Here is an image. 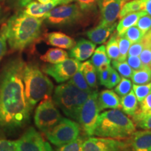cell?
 I'll use <instances>...</instances> for the list:
<instances>
[{
  "instance_id": "obj_47",
  "label": "cell",
  "mask_w": 151,
  "mask_h": 151,
  "mask_svg": "<svg viewBox=\"0 0 151 151\" xmlns=\"http://www.w3.org/2000/svg\"><path fill=\"white\" fill-rule=\"evenodd\" d=\"M38 2L42 4H48L51 1V0H37Z\"/></svg>"
},
{
  "instance_id": "obj_17",
  "label": "cell",
  "mask_w": 151,
  "mask_h": 151,
  "mask_svg": "<svg viewBox=\"0 0 151 151\" xmlns=\"http://www.w3.org/2000/svg\"><path fill=\"white\" fill-rule=\"evenodd\" d=\"M46 41L48 45L62 49H71L76 44L73 38L60 32H52L47 34Z\"/></svg>"
},
{
  "instance_id": "obj_41",
  "label": "cell",
  "mask_w": 151,
  "mask_h": 151,
  "mask_svg": "<svg viewBox=\"0 0 151 151\" xmlns=\"http://www.w3.org/2000/svg\"><path fill=\"white\" fill-rule=\"evenodd\" d=\"M7 40L3 29L0 27V63L7 52Z\"/></svg>"
},
{
  "instance_id": "obj_24",
  "label": "cell",
  "mask_w": 151,
  "mask_h": 151,
  "mask_svg": "<svg viewBox=\"0 0 151 151\" xmlns=\"http://www.w3.org/2000/svg\"><path fill=\"white\" fill-rule=\"evenodd\" d=\"M131 78L134 84L143 85L148 83L151 81V67L143 66L139 70L134 71Z\"/></svg>"
},
{
  "instance_id": "obj_12",
  "label": "cell",
  "mask_w": 151,
  "mask_h": 151,
  "mask_svg": "<svg viewBox=\"0 0 151 151\" xmlns=\"http://www.w3.org/2000/svg\"><path fill=\"white\" fill-rule=\"evenodd\" d=\"M124 143L106 137H90L83 141V151H122Z\"/></svg>"
},
{
  "instance_id": "obj_33",
  "label": "cell",
  "mask_w": 151,
  "mask_h": 151,
  "mask_svg": "<svg viewBox=\"0 0 151 151\" xmlns=\"http://www.w3.org/2000/svg\"><path fill=\"white\" fill-rule=\"evenodd\" d=\"M130 42L134 43L140 41L143 39L144 34L138 28L137 26H132L127 29V31L123 35Z\"/></svg>"
},
{
  "instance_id": "obj_34",
  "label": "cell",
  "mask_w": 151,
  "mask_h": 151,
  "mask_svg": "<svg viewBox=\"0 0 151 151\" xmlns=\"http://www.w3.org/2000/svg\"><path fill=\"white\" fill-rule=\"evenodd\" d=\"M132 88V81L129 78L122 77L120 83L117 85L116 88H115V91L118 95L120 96V97H123L131 91Z\"/></svg>"
},
{
  "instance_id": "obj_49",
  "label": "cell",
  "mask_w": 151,
  "mask_h": 151,
  "mask_svg": "<svg viewBox=\"0 0 151 151\" xmlns=\"http://www.w3.org/2000/svg\"><path fill=\"white\" fill-rule=\"evenodd\" d=\"M150 67H151V65H150Z\"/></svg>"
},
{
  "instance_id": "obj_21",
  "label": "cell",
  "mask_w": 151,
  "mask_h": 151,
  "mask_svg": "<svg viewBox=\"0 0 151 151\" xmlns=\"http://www.w3.org/2000/svg\"><path fill=\"white\" fill-rule=\"evenodd\" d=\"M69 57L67 52L62 48H50L40 57V59L44 62L50 64H57L65 61Z\"/></svg>"
},
{
  "instance_id": "obj_39",
  "label": "cell",
  "mask_w": 151,
  "mask_h": 151,
  "mask_svg": "<svg viewBox=\"0 0 151 151\" xmlns=\"http://www.w3.org/2000/svg\"><path fill=\"white\" fill-rule=\"evenodd\" d=\"M143 47H144V42L142 39L139 42L132 43L128 50L127 56H139L141 52H142Z\"/></svg>"
},
{
  "instance_id": "obj_29",
  "label": "cell",
  "mask_w": 151,
  "mask_h": 151,
  "mask_svg": "<svg viewBox=\"0 0 151 151\" xmlns=\"http://www.w3.org/2000/svg\"><path fill=\"white\" fill-rule=\"evenodd\" d=\"M112 66L113 69L118 71V73L121 75L124 78H131L134 70L131 67L128 65L127 62L125 61H118V60H113Z\"/></svg>"
},
{
  "instance_id": "obj_48",
  "label": "cell",
  "mask_w": 151,
  "mask_h": 151,
  "mask_svg": "<svg viewBox=\"0 0 151 151\" xmlns=\"http://www.w3.org/2000/svg\"><path fill=\"white\" fill-rule=\"evenodd\" d=\"M2 14H3L2 8H1V6H0V21H1V17H2Z\"/></svg>"
},
{
  "instance_id": "obj_6",
  "label": "cell",
  "mask_w": 151,
  "mask_h": 151,
  "mask_svg": "<svg viewBox=\"0 0 151 151\" xmlns=\"http://www.w3.org/2000/svg\"><path fill=\"white\" fill-rule=\"evenodd\" d=\"M80 125L70 119L62 118L61 120L45 135L50 143L61 146L71 143L79 137Z\"/></svg>"
},
{
  "instance_id": "obj_26",
  "label": "cell",
  "mask_w": 151,
  "mask_h": 151,
  "mask_svg": "<svg viewBox=\"0 0 151 151\" xmlns=\"http://www.w3.org/2000/svg\"><path fill=\"white\" fill-rule=\"evenodd\" d=\"M142 40L144 42V47L139 58L145 66L151 65V29L145 34Z\"/></svg>"
},
{
  "instance_id": "obj_2",
  "label": "cell",
  "mask_w": 151,
  "mask_h": 151,
  "mask_svg": "<svg viewBox=\"0 0 151 151\" xmlns=\"http://www.w3.org/2000/svg\"><path fill=\"white\" fill-rule=\"evenodd\" d=\"M43 22L42 18L31 16L19 10L12 15L1 27L12 51H22L39 39Z\"/></svg>"
},
{
  "instance_id": "obj_20",
  "label": "cell",
  "mask_w": 151,
  "mask_h": 151,
  "mask_svg": "<svg viewBox=\"0 0 151 151\" xmlns=\"http://www.w3.org/2000/svg\"><path fill=\"white\" fill-rule=\"evenodd\" d=\"M90 61L97 71L111 65V60L107 55L105 46H100L94 50Z\"/></svg>"
},
{
  "instance_id": "obj_3",
  "label": "cell",
  "mask_w": 151,
  "mask_h": 151,
  "mask_svg": "<svg viewBox=\"0 0 151 151\" xmlns=\"http://www.w3.org/2000/svg\"><path fill=\"white\" fill-rule=\"evenodd\" d=\"M136 131L134 122L118 109L103 112L98 117L94 135L99 137L123 139Z\"/></svg>"
},
{
  "instance_id": "obj_19",
  "label": "cell",
  "mask_w": 151,
  "mask_h": 151,
  "mask_svg": "<svg viewBox=\"0 0 151 151\" xmlns=\"http://www.w3.org/2000/svg\"><path fill=\"white\" fill-rule=\"evenodd\" d=\"M147 13L144 11H138V12L131 13L126 15L125 16L122 17L121 20H120L119 23L116 26L117 35L122 36L123 35L124 32L127 31V29L129 27L134 26L137 24L139 19L143 16L146 15Z\"/></svg>"
},
{
  "instance_id": "obj_45",
  "label": "cell",
  "mask_w": 151,
  "mask_h": 151,
  "mask_svg": "<svg viewBox=\"0 0 151 151\" xmlns=\"http://www.w3.org/2000/svg\"><path fill=\"white\" fill-rule=\"evenodd\" d=\"M137 124L141 129L151 131V113L141 118L137 122Z\"/></svg>"
},
{
  "instance_id": "obj_7",
  "label": "cell",
  "mask_w": 151,
  "mask_h": 151,
  "mask_svg": "<svg viewBox=\"0 0 151 151\" xmlns=\"http://www.w3.org/2000/svg\"><path fill=\"white\" fill-rule=\"evenodd\" d=\"M62 118L61 113L51 97L42 100L35 110V123L44 134L55 127Z\"/></svg>"
},
{
  "instance_id": "obj_22",
  "label": "cell",
  "mask_w": 151,
  "mask_h": 151,
  "mask_svg": "<svg viewBox=\"0 0 151 151\" xmlns=\"http://www.w3.org/2000/svg\"><path fill=\"white\" fill-rule=\"evenodd\" d=\"M122 110L124 114L133 116L138 109V100L133 90L123 96L120 100Z\"/></svg>"
},
{
  "instance_id": "obj_38",
  "label": "cell",
  "mask_w": 151,
  "mask_h": 151,
  "mask_svg": "<svg viewBox=\"0 0 151 151\" xmlns=\"http://www.w3.org/2000/svg\"><path fill=\"white\" fill-rule=\"evenodd\" d=\"M120 80H121V77H120V74H119L116 69H113L112 67L111 68L108 82H107L106 87L108 88H110V89L111 88H114V87H116L120 83Z\"/></svg>"
},
{
  "instance_id": "obj_43",
  "label": "cell",
  "mask_w": 151,
  "mask_h": 151,
  "mask_svg": "<svg viewBox=\"0 0 151 151\" xmlns=\"http://www.w3.org/2000/svg\"><path fill=\"white\" fill-rule=\"evenodd\" d=\"M112 67L111 66H109L108 67L104 68V69H101L98 71L99 72V83L101 86H106L107 82H108L109 76H110L111 70Z\"/></svg>"
},
{
  "instance_id": "obj_31",
  "label": "cell",
  "mask_w": 151,
  "mask_h": 151,
  "mask_svg": "<svg viewBox=\"0 0 151 151\" xmlns=\"http://www.w3.org/2000/svg\"><path fill=\"white\" fill-rule=\"evenodd\" d=\"M132 90L136 95L138 102L140 103L151 92V82L143 85L133 84Z\"/></svg>"
},
{
  "instance_id": "obj_25",
  "label": "cell",
  "mask_w": 151,
  "mask_h": 151,
  "mask_svg": "<svg viewBox=\"0 0 151 151\" xmlns=\"http://www.w3.org/2000/svg\"><path fill=\"white\" fill-rule=\"evenodd\" d=\"M145 0H132L125 2L120 9L119 18H122L126 15L134 12L144 11Z\"/></svg>"
},
{
  "instance_id": "obj_13",
  "label": "cell",
  "mask_w": 151,
  "mask_h": 151,
  "mask_svg": "<svg viewBox=\"0 0 151 151\" xmlns=\"http://www.w3.org/2000/svg\"><path fill=\"white\" fill-rule=\"evenodd\" d=\"M127 0H99V6L101 14L100 24L110 25L115 23L119 18L120 9Z\"/></svg>"
},
{
  "instance_id": "obj_10",
  "label": "cell",
  "mask_w": 151,
  "mask_h": 151,
  "mask_svg": "<svg viewBox=\"0 0 151 151\" xmlns=\"http://www.w3.org/2000/svg\"><path fill=\"white\" fill-rule=\"evenodd\" d=\"M16 151H53L50 144L35 128L30 127L16 141Z\"/></svg>"
},
{
  "instance_id": "obj_36",
  "label": "cell",
  "mask_w": 151,
  "mask_h": 151,
  "mask_svg": "<svg viewBox=\"0 0 151 151\" xmlns=\"http://www.w3.org/2000/svg\"><path fill=\"white\" fill-rule=\"evenodd\" d=\"M83 140L82 138L78 137L72 142L59 146L56 151H83Z\"/></svg>"
},
{
  "instance_id": "obj_15",
  "label": "cell",
  "mask_w": 151,
  "mask_h": 151,
  "mask_svg": "<svg viewBox=\"0 0 151 151\" xmlns=\"http://www.w3.org/2000/svg\"><path fill=\"white\" fill-rule=\"evenodd\" d=\"M95 47L96 44L91 41L81 39L71 48L69 55L80 62L84 61L92 55Z\"/></svg>"
},
{
  "instance_id": "obj_23",
  "label": "cell",
  "mask_w": 151,
  "mask_h": 151,
  "mask_svg": "<svg viewBox=\"0 0 151 151\" xmlns=\"http://www.w3.org/2000/svg\"><path fill=\"white\" fill-rule=\"evenodd\" d=\"M81 69L88 86L91 88H97V69L90 60L81 63Z\"/></svg>"
},
{
  "instance_id": "obj_1",
  "label": "cell",
  "mask_w": 151,
  "mask_h": 151,
  "mask_svg": "<svg viewBox=\"0 0 151 151\" xmlns=\"http://www.w3.org/2000/svg\"><path fill=\"white\" fill-rule=\"evenodd\" d=\"M20 56L9 58L0 71V134L11 135L24 127L32 109L24 94Z\"/></svg>"
},
{
  "instance_id": "obj_27",
  "label": "cell",
  "mask_w": 151,
  "mask_h": 151,
  "mask_svg": "<svg viewBox=\"0 0 151 151\" xmlns=\"http://www.w3.org/2000/svg\"><path fill=\"white\" fill-rule=\"evenodd\" d=\"M151 113V92L140 102V106L132 116L133 122L137 123L138 121L147 115Z\"/></svg>"
},
{
  "instance_id": "obj_40",
  "label": "cell",
  "mask_w": 151,
  "mask_h": 151,
  "mask_svg": "<svg viewBox=\"0 0 151 151\" xmlns=\"http://www.w3.org/2000/svg\"><path fill=\"white\" fill-rule=\"evenodd\" d=\"M33 0H6V5L10 9L21 10Z\"/></svg>"
},
{
  "instance_id": "obj_16",
  "label": "cell",
  "mask_w": 151,
  "mask_h": 151,
  "mask_svg": "<svg viewBox=\"0 0 151 151\" xmlns=\"http://www.w3.org/2000/svg\"><path fill=\"white\" fill-rule=\"evenodd\" d=\"M116 26V22L110 25H102L99 24L97 27L88 30L86 35L88 39L95 44H102L107 41Z\"/></svg>"
},
{
  "instance_id": "obj_44",
  "label": "cell",
  "mask_w": 151,
  "mask_h": 151,
  "mask_svg": "<svg viewBox=\"0 0 151 151\" xmlns=\"http://www.w3.org/2000/svg\"><path fill=\"white\" fill-rule=\"evenodd\" d=\"M0 151H16V141L0 139Z\"/></svg>"
},
{
  "instance_id": "obj_28",
  "label": "cell",
  "mask_w": 151,
  "mask_h": 151,
  "mask_svg": "<svg viewBox=\"0 0 151 151\" xmlns=\"http://www.w3.org/2000/svg\"><path fill=\"white\" fill-rule=\"evenodd\" d=\"M105 48L107 55L110 58V60H118L119 55H120V50H119L118 38L117 34H113L111 36L110 39L107 42Z\"/></svg>"
},
{
  "instance_id": "obj_5",
  "label": "cell",
  "mask_w": 151,
  "mask_h": 151,
  "mask_svg": "<svg viewBox=\"0 0 151 151\" xmlns=\"http://www.w3.org/2000/svg\"><path fill=\"white\" fill-rule=\"evenodd\" d=\"M80 90L77 87L67 82L56 87L52 98L55 105L66 116L76 121L78 118L76 97Z\"/></svg>"
},
{
  "instance_id": "obj_46",
  "label": "cell",
  "mask_w": 151,
  "mask_h": 151,
  "mask_svg": "<svg viewBox=\"0 0 151 151\" xmlns=\"http://www.w3.org/2000/svg\"><path fill=\"white\" fill-rule=\"evenodd\" d=\"M144 11L147 13V14L151 16V0H145Z\"/></svg>"
},
{
  "instance_id": "obj_35",
  "label": "cell",
  "mask_w": 151,
  "mask_h": 151,
  "mask_svg": "<svg viewBox=\"0 0 151 151\" xmlns=\"http://www.w3.org/2000/svg\"><path fill=\"white\" fill-rule=\"evenodd\" d=\"M73 1L76 3L82 11H90L96 6L99 0H62V5L68 4Z\"/></svg>"
},
{
  "instance_id": "obj_32",
  "label": "cell",
  "mask_w": 151,
  "mask_h": 151,
  "mask_svg": "<svg viewBox=\"0 0 151 151\" xmlns=\"http://www.w3.org/2000/svg\"><path fill=\"white\" fill-rule=\"evenodd\" d=\"M119 50H120V55H119L118 61H125L127 58L128 50L132 43L124 37V35L118 36Z\"/></svg>"
},
{
  "instance_id": "obj_14",
  "label": "cell",
  "mask_w": 151,
  "mask_h": 151,
  "mask_svg": "<svg viewBox=\"0 0 151 151\" xmlns=\"http://www.w3.org/2000/svg\"><path fill=\"white\" fill-rule=\"evenodd\" d=\"M124 143L127 151H151V131L134 132Z\"/></svg>"
},
{
  "instance_id": "obj_8",
  "label": "cell",
  "mask_w": 151,
  "mask_h": 151,
  "mask_svg": "<svg viewBox=\"0 0 151 151\" xmlns=\"http://www.w3.org/2000/svg\"><path fill=\"white\" fill-rule=\"evenodd\" d=\"M98 92L92 91L78 112L77 122L88 136H93L99 116Z\"/></svg>"
},
{
  "instance_id": "obj_30",
  "label": "cell",
  "mask_w": 151,
  "mask_h": 151,
  "mask_svg": "<svg viewBox=\"0 0 151 151\" xmlns=\"http://www.w3.org/2000/svg\"><path fill=\"white\" fill-rule=\"evenodd\" d=\"M69 83L73 84V86L84 91H91V88L88 86V83L86 82V79L84 78V76L83 74L82 71H81V67L78 71L73 76L72 78L69 80Z\"/></svg>"
},
{
  "instance_id": "obj_18",
  "label": "cell",
  "mask_w": 151,
  "mask_h": 151,
  "mask_svg": "<svg viewBox=\"0 0 151 151\" xmlns=\"http://www.w3.org/2000/svg\"><path fill=\"white\" fill-rule=\"evenodd\" d=\"M98 106L100 111L108 109L121 108L120 97L111 90H105L98 94Z\"/></svg>"
},
{
  "instance_id": "obj_50",
  "label": "cell",
  "mask_w": 151,
  "mask_h": 151,
  "mask_svg": "<svg viewBox=\"0 0 151 151\" xmlns=\"http://www.w3.org/2000/svg\"><path fill=\"white\" fill-rule=\"evenodd\" d=\"M0 1H1V0H0Z\"/></svg>"
},
{
  "instance_id": "obj_37",
  "label": "cell",
  "mask_w": 151,
  "mask_h": 151,
  "mask_svg": "<svg viewBox=\"0 0 151 151\" xmlns=\"http://www.w3.org/2000/svg\"><path fill=\"white\" fill-rule=\"evenodd\" d=\"M136 25L145 35L151 29V16L146 14L141 17Z\"/></svg>"
},
{
  "instance_id": "obj_11",
  "label": "cell",
  "mask_w": 151,
  "mask_h": 151,
  "mask_svg": "<svg viewBox=\"0 0 151 151\" xmlns=\"http://www.w3.org/2000/svg\"><path fill=\"white\" fill-rule=\"evenodd\" d=\"M81 63L74 58H67L57 64H50L43 67L42 71L52 77L56 82L63 83L70 80L80 69Z\"/></svg>"
},
{
  "instance_id": "obj_42",
  "label": "cell",
  "mask_w": 151,
  "mask_h": 151,
  "mask_svg": "<svg viewBox=\"0 0 151 151\" xmlns=\"http://www.w3.org/2000/svg\"><path fill=\"white\" fill-rule=\"evenodd\" d=\"M127 63L134 71L139 70L143 66L142 62L139 56H127Z\"/></svg>"
},
{
  "instance_id": "obj_4",
  "label": "cell",
  "mask_w": 151,
  "mask_h": 151,
  "mask_svg": "<svg viewBox=\"0 0 151 151\" xmlns=\"http://www.w3.org/2000/svg\"><path fill=\"white\" fill-rule=\"evenodd\" d=\"M24 94L32 109L38 102L50 97L53 84L35 64H25L22 71Z\"/></svg>"
},
{
  "instance_id": "obj_9",
  "label": "cell",
  "mask_w": 151,
  "mask_h": 151,
  "mask_svg": "<svg viewBox=\"0 0 151 151\" xmlns=\"http://www.w3.org/2000/svg\"><path fill=\"white\" fill-rule=\"evenodd\" d=\"M83 16L80 6L75 4H62L55 7L43 15L42 18L47 23L55 26H62L76 22Z\"/></svg>"
}]
</instances>
